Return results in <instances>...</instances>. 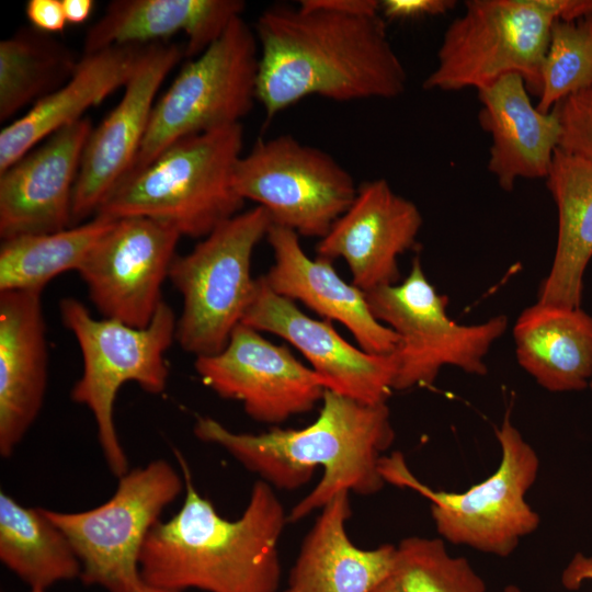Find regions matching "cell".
<instances>
[{
    "mask_svg": "<svg viewBox=\"0 0 592 592\" xmlns=\"http://www.w3.org/2000/svg\"><path fill=\"white\" fill-rule=\"evenodd\" d=\"M257 101L266 122L318 95L335 102L394 99L407 72L390 44L376 0H301L264 10Z\"/></svg>",
    "mask_w": 592,
    "mask_h": 592,
    "instance_id": "1",
    "label": "cell"
},
{
    "mask_svg": "<svg viewBox=\"0 0 592 592\" xmlns=\"http://www.w3.org/2000/svg\"><path fill=\"white\" fill-rule=\"evenodd\" d=\"M321 402L317 419L301 429L237 433L213 418L198 417L193 431L276 489L296 490L322 467L319 482L287 514L288 523H295L341 491L371 496L386 483L379 463L395 440L387 402L364 403L331 390Z\"/></svg>",
    "mask_w": 592,
    "mask_h": 592,
    "instance_id": "2",
    "label": "cell"
},
{
    "mask_svg": "<svg viewBox=\"0 0 592 592\" xmlns=\"http://www.w3.org/2000/svg\"><path fill=\"white\" fill-rule=\"evenodd\" d=\"M174 453L184 501L178 513L149 532L139 559L143 581L180 592H277L278 545L288 517L274 488L259 479L242 514L229 521L201 496L186 460Z\"/></svg>",
    "mask_w": 592,
    "mask_h": 592,
    "instance_id": "3",
    "label": "cell"
},
{
    "mask_svg": "<svg viewBox=\"0 0 592 592\" xmlns=\"http://www.w3.org/2000/svg\"><path fill=\"white\" fill-rule=\"evenodd\" d=\"M241 123L183 137L127 175L95 215L146 217L181 236L205 238L240 213L234 173L243 148Z\"/></svg>",
    "mask_w": 592,
    "mask_h": 592,
    "instance_id": "4",
    "label": "cell"
},
{
    "mask_svg": "<svg viewBox=\"0 0 592 592\" xmlns=\"http://www.w3.org/2000/svg\"><path fill=\"white\" fill-rule=\"evenodd\" d=\"M496 435L501 447L498 468L464 492L435 490L423 483L400 452L384 455L379 471L386 483L413 490L430 502L435 528L443 540L508 557L540 523L538 513L526 501L538 475L539 458L514 426L509 412Z\"/></svg>",
    "mask_w": 592,
    "mask_h": 592,
    "instance_id": "5",
    "label": "cell"
},
{
    "mask_svg": "<svg viewBox=\"0 0 592 592\" xmlns=\"http://www.w3.org/2000/svg\"><path fill=\"white\" fill-rule=\"evenodd\" d=\"M59 312L82 355V374L71 389V399L93 414L103 456L119 478L128 471V459L114 424L116 395L128 382L151 395L164 391L169 377L164 354L175 339V315L162 301L147 327L135 328L114 319H95L72 297L60 300Z\"/></svg>",
    "mask_w": 592,
    "mask_h": 592,
    "instance_id": "6",
    "label": "cell"
},
{
    "mask_svg": "<svg viewBox=\"0 0 592 592\" xmlns=\"http://www.w3.org/2000/svg\"><path fill=\"white\" fill-rule=\"evenodd\" d=\"M562 0H468L445 30L425 90L487 88L508 75L539 95L542 65Z\"/></svg>",
    "mask_w": 592,
    "mask_h": 592,
    "instance_id": "7",
    "label": "cell"
},
{
    "mask_svg": "<svg viewBox=\"0 0 592 592\" xmlns=\"http://www.w3.org/2000/svg\"><path fill=\"white\" fill-rule=\"evenodd\" d=\"M272 220L255 206L216 227L187 254L175 257L169 278L183 297L175 340L198 356L223 351L253 297L251 258Z\"/></svg>",
    "mask_w": 592,
    "mask_h": 592,
    "instance_id": "8",
    "label": "cell"
},
{
    "mask_svg": "<svg viewBox=\"0 0 592 592\" xmlns=\"http://www.w3.org/2000/svg\"><path fill=\"white\" fill-rule=\"evenodd\" d=\"M258 70L254 30L239 16L207 49L182 67L155 103L127 175L145 168L183 137L241 123L257 100Z\"/></svg>",
    "mask_w": 592,
    "mask_h": 592,
    "instance_id": "9",
    "label": "cell"
},
{
    "mask_svg": "<svg viewBox=\"0 0 592 592\" xmlns=\"http://www.w3.org/2000/svg\"><path fill=\"white\" fill-rule=\"evenodd\" d=\"M184 488L183 475L157 459L119 477L114 494L99 506L81 512L42 510L71 543L86 584L106 592H135L143 582L144 543Z\"/></svg>",
    "mask_w": 592,
    "mask_h": 592,
    "instance_id": "10",
    "label": "cell"
},
{
    "mask_svg": "<svg viewBox=\"0 0 592 592\" xmlns=\"http://www.w3.org/2000/svg\"><path fill=\"white\" fill-rule=\"evenodd\" d=\"M365 297L373 316L399 337L394 390L429 387L446 365L486 375L485 358L508 327L504 315L476 325L452 320L447 296L426 278L419 257L400 284L365 292Z\"/></svg>",
    "mask_w": 592,
    "mask_h": 592,
    "instance_id": "11",
    "label": "cell"
},
{
    "mask_svg": "<svg viewBox=\"0 0 592 592\" xmlns=\"http://www.w3.org/2000/svg\"><path fill=\"white\" fill-rule=\"evenodd\" d=\"M234 186L244 201L263 207L273 225L320 239L358 187L331 155L287 134L258 138L237 162Z\"/></svg>",
    "mask_w": 592,
    "mask_h": 592,
    "instance_id": "12",
    "label": "cell"
},
{
    "mask_svg": "<svg viewBox=\"0 0 592 592\" xmlns=\"http://www.w3.org/2000/svg\"><path fill=\"white\" fill-rule=\"evenodd\" d=\"M181 237L157 220L127 217L98 240L78 272L104 318L135 328L150 323Z\"/></svg>",
    "mask_w": 592,
    "mask_h": 592,
    "instance_id": "13",
    "label": "cell"
},
{
    "mask_svg": "<svg viewBox=\"0 0 592 592\" xmlns=\"http://www.w3.org/2000/svg\"><path fill=\"white\" fill-rule=\"evenodd\" d=\"M194 368L205 386L225 399L242 403L253 420L278 424L314 409L327 386L285 345H276L259 331L239 323L226 348L198 356Z\"/></svg>",
    "mask_w": 592,
    "mask_h": 592,
    "instance_id": "14",
    "label": "cell"
},
{
    "mask_svg": "<svg viewBox=\"0 0 592 592\" xmlns=\"http://www.w3.org/2000/svg\"><path fill=\"white\" fill-rule=\"evenodd\" d=\"M183 57V45L149 44L124 87L118 104L92 128L73 187L71 227L94 216L129 173L147 130L156 94Z\"/></svg>",
    "mask_w": 592,
    "mask_h": 592,
    "instance_id": "15",
    "label": "cell"
},
{
    "mask_svg": "<svg viewBox=\"0 0 592 592\" xmlns=\"http://www.w3.org/2000/svg\"><path fill=\"white\" fill-rule=\"evenodd\" d=\"M241 323L278 335L295 346L325 380L327 390L360 402H387L394 390L397 357L372 354L345 341L329 320L305 315L293 300L274 293L263 275Z\"/></svg>",
    "mask_w": 592,
    "mask_h": 592,
    "instance_id": "16",
    "label": "cell"
},
{
    "mask_svg": "<svg viewBox=\"0 0 592 592\" xmlns=\"http://www.w3.org/2000/svg\"><path fill=\"white\" fill-rule=\"evenodd\" d=\"M423 219L418 206L385 179L358 185L350 207L319 240L317 257L341 258L352 284L364 293L400 280L398 257L417 243Z\"/></svg>",
    "mask_w": 592,
    "mask_h": 592,
    "instance_id": "17",
    "label": "cell"
},
{
    "mask_svg": "<svg viewBox=\"0 0 592 592\" xmlns=\"http://www.w3.org/2000/svg\"><path fill=\"white\" fill-rule=\"evenodd\" d=\"M92 128L84 116L0 172L1 240L71 227L73 187Z\"/></svg>",
    "mask_w": 592,
    "mask_h": 592,
    "instance_id": "18",
    "label": "cell"
},
{
    "mask_svg": "<svg viewBox=\"0 0 592 592\" xmlns=\"http://www.w3.org/2000/svg\"><path fill=\"white\" fill-rule=\"evenodd\" d=\"M266 239L275 261L263 277L274 293L301 301L325 320L341 322L365 352L390 354L396 351L398 334L373 316L365 293L343 281L332 261L309 258L300 246L299 236L284 227L272 224Z\"/></svg>",
    "mask_w": 592,
    "mask_h": 592,
    "instance_id": "19",
    "label": "cell"
},
{
    "mask_svg": "<svg viewBox=\"0 0 592 592\" xmlns=\"http://www.w3.org/2000/svg\"><path fill=\"white\" fill-rule=\"evenodd\" d=\"M42 291L0 293V454L9 457L46 392L48 348Z\"/></svg>",
    "mask_w": 592,
    "mask_h": 592,
    "instance_id": "20",
    "label": "cell"
},
{
    "mask_svg": "<svg viewBox=\"0 0 592 592\" xmlns=\"http://www.w3.org/2000/svg\"><path fill=\"white\" fill-rule=\"evenodd\" d=\"M478 121L491 136L488 171L504 191L519 179H546L561 136L556 107L537 110L522 77L508 75L478 91Z\"/></svg>",
    "mask_w": 592,
    "mask_h": 592,
    "instance_id": "21",
    "label": "cell"
},
{
    "mask_svg": "<svg viewBox=\"0 0 592 592\" xmlns=\"http://www.w3.org/2000/svg\"><path fill=\"white\" fill-rule=\"evenodd\" d=\"M244 8L241 0H115L86 33L83 54L114 45L167 42L184 33L185 57L192 59L218 39Z\"/></svg>",
    "mask_w": 592,
    "mask_h": 592,
    "instance_id": "22",
    "label": "cell"
},
{
    "mask_svg": "<svg viewBox=\"0 0 592 592\" xmlns=\"http://www.w3.org/2000/svg\"><path fill=\"white\" fill-rule=\"evenodd\" d=\"M148 45H114L83 54L65 84L1 130L0 172L39 141L81 119L88 109L125 87Z\"/></svg>",
    "mask_w": 592,
    "mask_h": 592,
    "instance_id": "23",
    "label": "cell"
},
{
    "mask_svg": "<svg viewBox=\"0 0 592 592\" xmlns=\"http://www.w3.org/2000/svg\"><path fill=\"white\" fill-rule=\"evenodd\" d=\"M350 493L334 496L305 536L289 573L294 592H373L391 576L395 545L363 549L350 539Z\"/></svg>",
    "mask_w": 592,
    "mask_h": 592,
    "instance_id": "24",
    "label": "cell"
},
{
    "mask_svg": "<svg viewBox=\"0 0 592 592\" xmlns=\"http://www.w3.org/2000/svg\"><path fill=\"white\" fill-rule=\"evenodd\" d=\"M519 364L553 392L578 391L592 380V316L581 307L536 303L513 327Z\"/></svg>",
    "mask_w": 592,
    "mask_h": 592,
    "instance_id": "25",
    "label": "cell"
},
{
    "mask_svg": "<svg viewBox=\"0 0 592 592\" xmlns=\"http://www.w3.org/2000/svg\"><path fill=\"white\" fill-rule=\"evenodd\" d=\"M546 183L557 207L558 235L537 301L577 308L592 258V164L557 148Z\"/></svg>",
    "mask_w": 592,
    "mask_h": 592,
    "instance_id": "26",
    "label": "cell"
},
{
    "mask_svg": "<svg viewBox=\"0 0 592 592\" xmlns=\"http://www.w3.org/2000/svg\"><path fill=\"white\" fill-rule=\"evenodd\" d=\"M0 559L32 589L81 574L80 560L64 532L43 512L0 492Z\"/></svg>",
    "mask_w": 592,
    "mask_h": 592,
    "instance_id": "27",
    "label": "cell"
},
{
    "mask_svg": "<svg viewBox=\"0 0 592 592\" xmlns=\"http://www.w3.org/2000/svg\"><path fill=\"white\" fill-rule=\"evenodd\" d=\"M117 220L94 215L89 221L57 232L2 240L0 293L42 291L57 275L78 271L93 246Z\"/></svg>",
    "mask_w": 592,
    "mask_h": 592,
    "instance_id": "28",
    "label": "cell"
},
{
    "mask_svg": "<svg viewBox=\"0 0 592 592\" xmlns=\"http://www.w3.org/2000/svg\"><path fill=\"white\" fill-rule=\"evenodd\" d=\"M80 58L36 29L0 42V121L53 93L72 76Z\"/></svg>",
    "mask_w": 592,
    "mask_h": 592,
    "instance_id": "29",
    "label": "cell"
},
{
    "mask_svg": "<svg viewBox=\"0 0 592 592\" xmlns=\"http://www.w3.org/2000/svg\"><path fill=\"white\" fill-rule=\"evenodd\" d=\"M391 577L401 592H486L483 579L442 538L410 536L396 546Z\"/></svg>",
    "mask_w": 592,
    "mask_h": 592,
    "instance_id": "30",
    "label": "cell"
},
{
    "mask_svg": "<svg viewBox=\"0 0 592 592\" xmlns=\"http://www.w3.org/2000/svg\"><path fill=\"white\" fill-rule=\"evenodd\" d=\"M536 107L549 113L566 98L592 87V15L554 22L543 60Z\"/></svg>",
    "mask_w": 592,
    "mask_h": 592,
    "instance_id": "31",
    "label": "cell"
},
{
    "mask_svg": "<svg viewBox=\"0 0 592 592\" xmlns=\"http://www.w3.org/2000/svg\"><path fill=\"white\" fill-rule=\"evenodd\" d=\"M555 107L561 126L558 148L592 164V87L566 98Z\"/></svg>",
    "mask_w": 592,
    "mask_h": 592,
    "instance_id": "32",
    "label": "cell"
},
{
    "mask_svg": "<svg viewBox=\"0 0 592 592\" xmlns=\"http://www.w3.org/2000/svg\"><path fill=\"white\" fill-rule=\"evenodd\" d=\"M455 5L453 0H383L379 12L384 20L412 21L443 15Z\"/></svg>",
    "mask_w": 592,
    "mask_h": 592,
    "instance_id": "33",
    "label": "cell"
},
{
    "mask_svg": "<svg viewBox=\"0 0 592 592\" xmlns=\"http://www.w3.org/2000/svg\"><path fill=\"white\" fill-rule=\"evenodd\" d=\"M25 13L34 29L44 32H61L67 23L61 0H30Z\"/></svg>",
    "mask_w": 592,
    "mask_h": 592,
    "instance_id": "34",
    "label": "cell"
},
{
    "mask_svg": "<svg viewBox=\"0 0 592 592\" xmlns=\"http://www.w3.org/2000/svg\"><path fill=\"white\" fill-rule=\"evenodd\" d=\"M562 583L567 589H577L583 581H592V557L577 553L562 573ZM504 592H522L513 584L506 585Z\"/></svg>",
    "mask_w": 592,
    "mask_h": 592,
    "instance_id": "35",
    "label": "cell"
},
{
    "mask_svg": "<svg viewBox=\"0 0 592 592\" xmlns=\"http://www.w3.org/2000/svg\"><path fill=\"white\" fill-rule=\"evenodd\" d=\"M66 21L72 24L84 22L94 7L92 0H61Z\"/></svg>",
    "mask_w": 592,
    "mask_h": 592,
    "instance_id": "36",
    "label": "cell"
},
{
    "mask_svg": "<svg viewBox=\"0 0 592 592\" xmlns=\"http://www.w3.org/2000/svg\"><path fill=\"white\" fill-rule=\"evenodd\" d=\"M373 592H401L394 578L390 576L382 584H379Z\"/></svg>",
    "mask_w": 592,
    "mask_h": 592,
    "instance_id": "37",
    "label": "cell"
},
{
    "mask_svg": "<svg viewBox=\"0 0 592 592\" xmlns=\"http://www.w3.org/2000/svg\"><path fill=\"white\" fill-rule=\"evenodd\" d=\"M135 592H180V591L150 585L143 581Z\"/></svg>",
    "mask_w": 592,
    "mask_h": 592,
    "instance_id": "38",
    "label": "cell"
},
{
    "mask_svg": "<svg viewBox=\"0 0 592 592\" xmlns=\"http://www.w3.org/2000/svg\"><path fill=\"white\" fill-rule=\"evenodd\" d=\"M45 590L43 589H32L31 592H44Z\"/></svg>",
    "mask_w": 592,
    "mask_h": 592,
    "instance_id": "39",
    "label": "cell"
},
{
    "mask_svg": "<svg viewBox=\"0 0 592 592\" xmlns=\"http://www.w3.org/2000/svg\"><path fill=\"white\" fill-rule=\"evenodd\" d=\"M283 592H294V591H293L292 589L288 588L287 590H285V591H283Z\"/></svg>",
    "mask_w": 592,
    "mask_h": 592,
    "instance_id": "40",
    "label": "cell"
},
{
    "mask_svg": "<svg viewBox=\"0 0 592 592\" xmlns=\"http://www.w3.org/2000/svg\"><path fill=\"white\" fill-rule=\"evenodd\" d=\"M589 387H590V389H591V392H592V380H591V383H590Z\"/></svg>",
    "mask_w": 592,
    "mask_h": 592,
    "instance_id": "41",
    "label": "cell"
}]
</instances>
